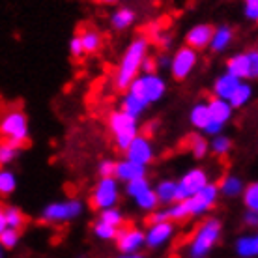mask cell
Segmentation results:
<instances>
[{"label": "cell", "instance_id": "51", "mask_svg": "<svg viewBox=\"0 0 258 258\" xmlns=\"http://www.w3.org/2000/svg\"><path fill=\"white\" fill-rule=\"evenodd\" d=\"M0 258H4V249H2V245H0Z\"/></svg>", "mask_w": 258, "mask_h": 258}, {"label": "cell", "instance_id": "27", "mask_svg": "<svg viewBox=\"0 0 258 258\" xmlns=\"http://www.w3.org/2000/svg\"><path fill=\"white\" fill-rule=\"evenodd\" d=\"M189 122L195 129L204 131V127L210 122V109H208V101H197L189 110Z\"/></svg>", "mask_w": 258, "mask_h": 258}, {"label": "cell", "instance_id": "37", "mask_svg": "<svg viewBox=\"0 0 258 258\" xmlns=\"http://www.w3.org/2000/svg\"><path fill=\"white\" fill-rule=\"evenodd\" d=\"M92 232L96 234V238L103 239V241H110V239L116 238L118 228L107 225V223H103V221H96L94 226H92Z\"/></svg>", "mask_w": 258, "mask_h": 258}, {"label": "cell", "instance_id": "44", "mask_svg": "<svg viewBox=\"0 0 258 258\" xmlns=\"http://www.w3.org/2000/svg\"><path fill=\"white\" fill-rule=\"evenodd\" d=\"M141 73H157V62H155L154 56H146V58L142 60V66H141Z\"/></svg>", "mask_w": 258, "mask_h": 258}, {"label": "cell", "instance_id": "10", "mask_svg": "<svg viewBox=\"0 0 258 258\" xmlns=\"http://www.w3.org/2000/svg\"><path fill=\"white\" fill-rule=\"evenodd\" d=\"M123 154H125V159H129V161L139 163L142 167H150L155 161L154 141L146 135H137Z\"/></svg>", "mask_w": 258, "mask_h": 258}, {"label": "cell", "instance_id": "14", "mask_svg": "<svg viewBox=\"0 0 258 258\" xmlns=\"http://www.w3.org/2000/svg\"><path fill=\"white\" fill-rule=\"evenodd\" d=\"M212 34H213V26L210 23H199L195 25L193 28H189L187 34H185V43L183 45L191 47L197 52L204 51L210 47V41H212Z\"/></svg>", "mask_w": 258, "mask_h": 258}, {"label": "cell", "instance_id": "45", "mask_svg": "<svg viewBox=\"0 0 258 258\" xmlns=\"http://www.w3.org/2000/svg\"><path fill=\"white\" fill-rule=\"evenodd\" d=\"M243 223L247 226H251V228H258V212L245 210V213H243Z\"/></svg>", "mask_w": 258, "mask_h": 258}, {"label": "cell", "instance_id": "8", "mask_svg": "<svg viewBox=\"0 0 258 258\" xmlns=\"http://www.w3.org/2000/svg\"><path fill=\"white\" fill-rule=\"evenodd\" d=\"M210 183V174L202 167H193L189 168L187 172L176 180V202L178 200L191 199L193 195H197L200 189H204Z\"/></svg>", "mask_w": 258, "mask_h": 258}, {"label": "cell", "instance_id": "40", "mask_svg": "<svg viewBox=\"0 0 258 258\" xmlns=\"http://www.w3.org/2000/svg\"><path fill=\"white\" fill-rule=\"evenodd\" d=\"M114 170H116V161H112V159H103L97 165L99 178H114Z\"/></svg>", "mask_w": 258, "mask_h": 258}, {"label": "cell", "instance_id": "9", "mask_svg": "<svg viewBox=\"0 0 258 258\" xmlns=\"http://www.w3.org/2000/svg\"><path fill=\"white\" fill-rule=\"evenodd\" d=\"M199 52L191 49L187 45H181L176 49V52L170 56V75L174 81L181 83V81H185V79L191 77V73L195 71L197 64H199Z\"/></svg>", "mask_w": 258, "mask_h": 258}, {"label": "cell", "instance_id": "30", "mask_svg": "<svg viewBox=\"0 0 258 258\" xmlns=\"http://www.w3.org/2000/svg\"><path fill=\"white\" fill-rule=\"evenodd\" d=\"M148 189H152V181H150L148 176H142V178H135V180L127 181L125 187H123V193L127 195L131 200H135L139 195H142Z\"/></svg>", "mask_w": 258, "mask_h": 258}, {"label": "cell", "instance_id": "19", "mask_svg": "<svg viewBox=\"0 0 258 258\" xmlns=\"http://www.w3.org/2000/svg\"><path fill=\"white\" fill-rule=\"evenodd\" d=\"M217 187H219L221 197H225V199H238L243 193L245 183H243V180L238 174H225L219 180Z\"/></svg>", "mask_w": 258, "mask_h": 258}, {"label": "cell", "instance_id": "36", "mask_svg": "<svg viewBox=\"0 0 258 258\" xmlns=\"http://www.w3.org/2000/svg\"><path fill=\"white\" fill-rule=\"evenodd\" d=\"M21 148L12 146L8 142H0V168H8L17 157H19Z\"/></svg>", "mask_w": 258, "mask_h": 258}, {"label": "cell", "instance_id": "46", "mask_svg": "<svg viewBox=\"0 0 258 258\" xmlns=\"http://www.w3.org/2000/svg\"><path fill=\"white\" fill-rule=\"evenodd\" d=\"M155 62H157V70H168V68H170V56H168L167 52L159 54V56L155 58Z\"/></svg>", "mask_w": 258, "mask_h": 258}, {"label": "cell", "instance_id": "47", "mask_svg": "<svg viewBox=\"0 0 258 258\" xmlns=\"http://www.w3.org/2000/svg\"><path fill=\"white\" fill-rule=\"evenodd\" d=\"M8 228L6 225V215H4V204H0V234Z\"/></svg>", "mask_w": 258, "mask_h": 258}, {"label": "cell", "instance_id": "6", "mask_svg": "<svg viewBox=\"0 0 258 258\" xmlns=\"http://www.w3.org/2000/svg\"><path fill=\"white\" fill-rule=\"evenodd\" d=\"M219 199L221 195L217 183L210 181L206 187L200 189L197 195H193L191 199L181 200V202H183V208H185V213H187L189 219H197V217H202L208 212H212L213 208L217 206Z\"/></svg>", "mask_w": 258, "mask_h": 258}, {"label": "cell", "instance_id": "12", "mask_svg": "<svg viewBox=\"0 0 258 258\" xmlns=\"http://www.w3.org/2000/svg\"><path fill=\"white\" fill-rule=\"evenodd\" d=\"M107 125H109V131L112 133V137H120V135H131L137 137L139 135V118H133L125 114L123 110H112L109 114V120H107Z\"/></svg>", "mask_w": 258, "mask_h": 258}, {"label": "cell", "instance_id": "50", "mask_svg": "<svg viewBox=\"0 0 258 258\" xmlns=\"http://www.w3.org/2000/svg\"><path fill=\"white\" fill-rule=\"evenodd\" d=\"M120 258H144L142 254H137V252H133V254H122Z\"/></svg>", "mask_w": 258, "mask_h": 258}, {"label": "cell", "instance_id": "23", "mask_svg": "<svg viewBox=\"0 0 258 258\" xmlns=\"http://www.w3.org/2000/svg\"><path fill=\"white\" fill-rule=\"evenodd\" d=\"M146 109H148V105L144 103V101H141L137 96H133L131 92H123L122 96V101H120V110H123L125 114H129V116L133 118H141L144 112H146Z\"/></svg>", "mask_w": 258, "mask_h": 258}, {"label": "cell", "instance_id": "48", "mask_svg": "<svg viewBox=\"0 0 258 258\" xmlns=\"http://www.w3.org/2000/svg\"><path fill=\"white\" fill-rule=\"evenodd\" d=\"M159 127V122H150V123H146V133L144 135L146 137H152L155 133V129Z\"/></svg>", "mask_w": 258, "mask_h": 258}, {"label": "cell", "instance_id": "20", "mask_svg": "<svg viewBox=\"0 0 258 258\" xmlns=\"http://www.w3.org/2000/svg\"><path fill=\"white\" fill-rule=\"evenodd\" d=\"M77 36H79V39H81V45H83L84 54H96V52L103 47V36H101L99 30L92 28V26L83 28Z\"/></svg>", "mask_w": 258, "mask_h": 258}, {"label": "cell", "instance_id": "13", "mask_svg": "<svg viewBox=\"0 0 258 258\" xmlns=\"http://www.w3.org/2000/svg\"><path fill=\"white\" fill-rule=\"evenodd\" d=\"M174 232H176V226L172 221H163V223L148 225V230L144 232V236H146L144 245H148L150 249L163 247L165 243H168L170 239L174 238Z\"/></svg>", "mask_w": 258, "mask_h": 258}, {"label": "cell", "instance_id": "25", "mask_svg": "<svg viewBox=\"0 0 258 258\" xmlns=\"http://www.w3.org/2000/svg\"><path fill=\"white\" fill-rule=\"evenodd\" d=\"M225 71L230 73L234 77H238L239 81H247V58L245 51L236 52L230 58H226L225 62Z\"/></svg>", "mask_w": 258, "mask_h": 258}, {"label": "cell", "instance_id": "7", "mask_svg": "<svg viewBox=\"0 0 258 258\" xmlns=\"http://www.w3.org/2000/svg\"><path fill=\"white\" fill-rule=\"evenodd\" d=\"M120 181L116 178H99L90 193V206L97 212L116 208L120 202Z\"/></svg>", "mask_w": 258, "mask_h": 258}, {"label": "cell", "instance_id": "32", "mask_svg": "<svg viewBox=\"0 0 258 258\" xmlns=\"http://www.w3.org/2000/svg\"><path fill=\"white\" fill-rule=\"evenodd\" d=\"M135 204H137L139 210L148 212V213L155 212L157 208L161 206V204H159V200H157V197H155V193H154V187L148 189V191H144L142 195H139V197L135 199Z\"/></svg>", "mask_w": 258, "mask_h": 258}, {"label": "cell", "instance_id": "18", "mask_svg": "<svg viewBox=\"0 0 258 258\" xmlns=\"http://www.w3.org/2000/svg\"><path fill=\"white\" fill-rule=\"evenodd\" d=\"M208 109H210V120H212V122L221 123L223 127L232 120L234 109L230 107L228 101H225V99L212 97V99L208 101Z\"/></svg>", "mask_w": 258, "mask_h": 258}, {"label": "cell", "instance_id": "42", "mask_svg": "<svg viewBox=\"0 0 258 258\" xmlns=\"http://www.w3.org/2000/svg\"><path fill=\"white\" fill-rule=\"evenodd\" d=\"M157 43V45L161 47V49H168V47L172 45V36L170 34H167L163 28H157L154 32V38H152Z\"/></svg>", "mask_w": 258, "mask_h": 258}, {"label": "cell", "instance_id": "3", "mask_svg": "<svg viewBox=\"0 0 258 258\" xmlns=\"http://www.w3.org/2000/svg\"><path fill=\"white\" fill-rule=\"evenodd\" d=\"M223 232V225L217 217H208L202 221L197 230H195L191 243H189V256L191 258H206L213 247L217 245V241Z\"/></svg>", "mask_w": 258, "mask_h": 258}, {"label": "cell", "instance_id": "28", "mask_svg": "<svg viewBox=\"0 0 258 258\" xmlns=\"http://www.w3.org/2000/svg\"><path fill=\"white\" fill-rule=\"evenodd\" d=\"M234 142L232 139L225 133H219L210 139V154H213L215 157H226V155L232 152Z\"/></svg>", "mask_w": 258, "mask_h": 258}, {"label": "cell", "instance_id": "16", "mask_svg": "<svg viewBox=\"0 0 258 258\" xmlns=\"http://www.w3.org/2000/svg\"><path fill=\"white\" fill-rule=\"evenodd\" d=\"M239 84H241V81L238 77H234V75L225 71V73H221L219 77H215V81L212 84V94L213 97H219V99L228 101Z\"/></svg>", "mask_w": 258, "mask_h": 258}, {"label": "cell", "instance_id": "35", "mask_svg": "<svg viewBox=\"0 0 258 258\" xmlns=\"http://www.w3.org/2000/svg\"><path fill=\"white\" fill-rule=\"evenodd\" d=\"M97 221H103L107 225L114 226V228H120V226L125 225V219H123V213L118 210V208H107V210H101L99 212V217Z\"/></svg>", "mask_w": 258, "mask_h": 258}, {"label": "cell", "instance_id": "49", "mask_svg": "<svg viewBox=\"0 0 258 258\" xmlns=\"http://www.w3.org/2000/svg\"><path fill=\"white\" fill-rule=\"evenodd\" d=\"M96 2H99V4H107V6H110V4H118L120 0H96Z\"/></svg>", "mask_w": 258, "mask_h": 258}, {"label": "cell", "instance_id": "33", "mask_svg": "<svg viewBox=\"0 0 258 258\" xmlns=\"http://www.w3.org/2000/svg\"><path fill=\"white\" fill-rule=\"evenodd\" d=\"M241 200H243L245 210H254V212H258V180L249 181L245 187H243Z\"/></svg>", "mask_w": 258, "mask_h": 258}, {"label": "cell", "instance_id": "34", "mask_svg": "<svg viewBox=\"0 0 258 258\" xmlns=\"http://www.w3.org/2000/svg\"><path fill=\"white\" fill-rule=\"evenodd\" d=\"M4 215H6L8 228H17V230H21L25 226L26 223L25 213L21 212L17 206H4Z\"/></svg>", "mask_w": 258, "mask_h": 258}, {"label": "cell", "instance_id": "1", "mask_svg": "<svg viewBox=\"0 0 258 258\" xmlns=\"http://www.w3.org/2000/svg\"><path fill=\"white\" fill-rule=\"evenodd\" d=\"M150 38L148 36H137L123 51L122 58L118 62L114 73V88L118 92H125L129 84L141 75L142 60L150 54Z\"/></svg>", "mask_w": 258, "mask_h": 258}, {"label": "cell", "instance_id": "17", "mask_svg": "<svg viewBox=\"0 0 258 258\" xmlns=\"http://www.w3.org/2000/svg\"><path fill=\"white\" fill-rule=\"evenodd\" d=\"M148 174V167H142L139 163H133L129 159H120L116 161V170H114V178L122 183H127V181L135 180V178H142V176Z\"/></svg>", "mask_w": 258, "mask_h": 258}, {"label": "cell", "instance_id": "43", "mask_svg": "<svg viewBox=\"0 0 258 258\" xmlns=\"http://www.w3.org/2000/svg\"><path fill=\"white\" fill-rule=\"evenodd\" d=\"M70 54L73 56V58H81V56L84 54L83 45H81V39H79L77 34L70 39Z\"/></svg>", "mask_w": 258, "mask_h": 258}, {"label": "cell", "instance_id": "4", "mask_svg": "<svg viewBox=\"0 0 258 258\" xmlns=\"http://www.w3.org/2000/svg\"><path fill=\"white\" fill-rule=\"evenodd\" d=\"M127 92L137 96L141 101L148 105H154L161 101L167 94V81L159 73H141L139 77L129 84Z\"/></svg>", "mask_w": 258, "mask_h": 258}, {"label": "cell", "instance_id": "26", "mask_svg": "<svg viewBox=\"0 0 258 258\" xmlns=\"http://www.w3.org/2000/svg\"><path fill=\"white\" fill-rule=\"evenodd\" d=\"M252 96H254V90H252V86L249 84V81H241V84H239L238 88H236V92L230 96L228 103H230V107L234 110L243 109V107H247V105L251 103Z\"/></svg>", "mask_w": 258, "mask_h": 258}, {"label": "cell", "instance_id": "5", "mask_svg": "<svg viewBox=\"0 0 258 258\" xmlns=\"http://www.w3.org/2000/svg\"><path fill=\"white\" fill-rule=\"evenodd\" d=\"M83 210H84V204L81 199L56 200V202L47 204L41 210V221L49 223V225H62V223H68V221L81 217Z\"/></svg>", "mask_w": 258, "mask_h": 258}, {"label": "cell", "instance_id": "41", "mask_svg": "<svg viewBox=\"0 0 258 258\" xmlns=\"http://www.w3.org/2000/svg\"><path fill=\"white\" fill-rule=\"evenodd\" d=\"M243 2V13L252 23H258V0H241Z\"/></svg>", "mask_w": 258, "mask_h": 258}, {"label": "cell", "instance_id": "21", "mask_svg": "<svg viewBox=\"0 0 258 258\" xmlns=\"http://www.w3.org/2000/svg\"><path fill=\"white\" fill-rule=\"evenodd\" d=\"M110 26H112V30H116V32H123V30H127L129 26L133 25L137 21V13L133 8H127V6H122L114 10V12L110 13Z\"/></svg>", "mask_w": 258, "mask_h": 258}, {"label": "cell", "instance_id": "39", "mask_svg": "<svg viewBox=\"0 0 258 258\" xmlns=\"http://www.w3.org/2000/svg\"><path fill=\"white\" fill-rule=\"evenodd\" d=\"M21 239V230L17 228H6L4 232L0 234V245L2 249H13V247H17Z\"/></svg>", "mask_w": 258, "mask_h": 258}, {"label": "cell", "instance_id": "11", "mask_svg": "<svg viewBox=\"0 0 258 258\" xmlns=\"http://www.w3.org/2000/svg\"><path fill=\"white\" fill-rule=\"evenodd\" d=\"M116 247L118 251L123 252V254H133L144 245V230L141 228H137V226H127L123 225L118 228V234H116Z\"/></svg>", "mask_w": 258, "mask_h": 258}, {"label": "cell", "instance_id": "29", "mask_svg": "<svg viewBox=\"0 0 258 258\" xmlns=\"http://www.w3.org/2000/svg\"><path fill=\"white\" fill-rule=\"evenodd\" d=\"M236 252L241 258L258 256V232L252 236H241L236 241Z\"/></svg>", "mask_w": 258, "mask_h": 258}, {"label": "cell", "instance_id": "22", "mask_svg": "<svg viewBox=\"0 0 258 258\" xmlns=\"http://www.w3.org/2000/svg\"><path fill=\"white\" fill-rule=\"evenodd\" d=\"M154 193L163 206H170L176 202V180L172 178H163L155 183Z\"/></svg>", "mask_w": 258, "mask_h": 258}, {"label": "cell", "instance_id": "31", "mask_svg": "<svg viewBox=\"0 0 258 258\" xmlns=\"http://www.w3.org/2000/svg\"><path fill=\"white\" fill-rule=\"evenodd\" d=\"M17 189V176L10 168H0V197H10Z\"/></svg>", "mask_w": 258, "mask_h": 258}, {"label": "cell", "instance_id": "2", "mask_svg": "<svg viewBox=\"0 0 258 258\" xmlns=\"http://www.w3.org/2000/svg\"><path fill=\"white\" fill-rule=\"evenodd\" d=\"M30 141V122L26 112L17 105L0 110V142L23 148Z\"/></svg>", "mask_w": 258, "mask_h": 258}, {"label": "cell", "instance_id": "24", "mask_svg": "<svg viewBox=\"0 0 258 258\" xmlns=\"http://www.w3.org/2000/svg\"><path fill=\"white\" fill-rule=\"evenodd\" d=\"M187 148L197 161H202L210 154V141L202 133H191L187 139Z\"/></svg>", "mask_w": 258, "mask_h": 258}, {"label": "cell", "instance_id": "15", "mask_svg": "<svg viewBox=\"0 0 258 258\" xmlns=\"http://www.w3.org/2000/svg\"><path fill=\"white\" fill-rule=\"evenodd\" d=\"M234 28L230 25H221V26H213V34H212V41H210V51L213 54H223V52L228 49V47L234 43Z\"/></svg>", "mask_w": 258, "mask_h": 258}, {"label": "cell", "instance_id": "38", "mask_svg": "<svg viewBox=\"0 0 258 258\" xmlns=\"http://www.w3.org/2000/svg\"><path fill=\"white\" fill-rule=\"evenodd\" d=\"M247 81H258V49H247Z\"/></svg>", "mask_w": 258, "mask_h": 258}]
</instances>
